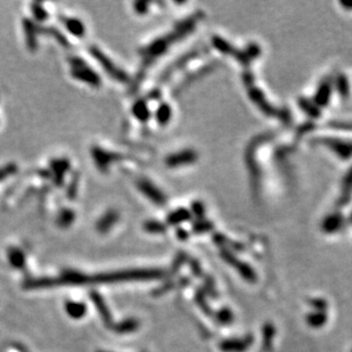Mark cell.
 Wrapping results in <instances>:
<instances>
[{"mask_svg":"<svg viewBox=\"0 0 352 352\" xmlns=\"http://www.w3.org/2000/svg\"><path fill=\"white\" fill-rule=\"evenodd\" d=\"M72 74L76 79L84 81V83L91 85V86H98L99 85V76L95 72L86 66V63L83 60L76 59V62L72 61Z\"/></svg>","mask_w":352,"mask_h":352,"instance_id":"cell-1","label":"cell"},{"mask_svg":"<svg viewBox=\"0 0 352 352\" xmlns=\"http://www.w3.org/2000/svg\"><path fill=\"white\" fill-rule=\"evenodd\" d=\"M133 114L136 115L138 120H141V121H146L148 118L147 106L143 103H137L136 105H133Z\"/></svg>","mask_w":352,"mask_h":352,"instance_id":"cell-9","label":"cell"},{"mask_svg":"<svg viewBox=\"0 0 352 352\" xmlns=\"http://www.w3.org/2000/svg\"><path fill=\"white\" fill-rule=\"evenodd\" d=\"M9 261H11L12 266L15 268H22L24 266V254L18 249H13L9 251Z\"/></svg>","mask_w":352,"mask_h":352,"instance_id":"cell-5","label":"cell"},{"mask_svg":"<svg viewBox=\"0 0 352 352\" xmlns=\"http://www.w3.org/2000/svg\"><path fill=\"white\" fill-rule=\"evenodd\" d=\"M87 308L81 302H67L66 303V312L69 313V316L75 319L84 317L86 315Z\"/></svg>","mask_w":352,"mask_h":352,"instance_id":"cell-4","label":"cell"},{"mask_svg":"<svg viewBox=\"0 0 352 352\" xmlns=\"http://www.w3.org/2000/svg\"><path fill=\"white\" fill-rule=\"evenodd\" d=\"M251 343H252V339H251V337L227 340L221 343V349L226 352H243L249 348Z\"/></svg>","mask_w":352,"mask_h":352,"instance_id":"cell-2","label":"cell"},{"mask_svg":"<svg viewBox=\"0 0 352 352\" xmlns=\"http://www.w3.org/2000/svg\"><path fill=\"white\" fill-rule=\"evenodd\" d=\"M326 317L320 312H315L308 316V322L312 327H320L325 324Z\"/></svg>","mask_w":352,"mask_h":352,"instance_id":"cell-8","label":"cell"},{"mask_svg":"<svg viewBox=\"0 0 352 352\" xmlns=\"http://www.w3.org/2000/svg\"><path fill=\"white\" fill-rule=\"evenodd\" d=\"M138 327V321L137 320H133V319H128V320H124L122 321L121 324L115 326V331L119 332V333H130V332H133L136 331Z\"/></svg>","mask_w":352,"mask_h":352,"instance_id":"cell-6","label":"cell"},{"mask_svg":"<svg viewBox=\"0 0 352 352\" xmlns=\"http://www.w3.org/2000/svg\"><path fill=\"white\" fill-rule=\"evenodd\" d=\"M114 223H115V215L113 213L106 214L104 218H102V220L99 221V225H98L99 229L107 230Z\"/></svg>","mask_w":352,"mask_h":352,"instance_id":"cell-10","label":"cell"},{"mask_svg":"<svg viewBox=\"0 0 352 352\" xmlns=\"http://www.w3.org/2000/svg\"><path fill=\"white\" fill-rule=\"evenodd\" d=\"M264 335L267 337L264 339V346H268L270 344V341H273V337H274V327L273 326H267L264 327Z\"/></svg>","mask_w":352,"mask_h":352,"instance_id":"cell-11","label":"cell"},{"mask_svg":"<svg viewBox=\"0 0 352 352\" xmlns=\"http://www.w3.org/2000/svg\"><path fill=\"white\" fill-rule=\"evenodd\" d=\"M93 299H94V302H95L96 307L98 308V310H99V312H100V315H102V317H103V319H104L106 322L110 321L111 316H110L109 311L106 310V306H105L104 301L102 300V297H100L99 295H97V294H93Z\"/></svg>","mask_w":352,"mask_h":352,"instance_id":"cell-7","label":"cell"},{"mask_svg":"<svg viewBox=\"0 0 352 352\" xmlns=\"http://www.w3.org/2000/svg\"><path fill=\"white\" fill-rule=\"evenodd\" d=\"M66 30L69 31L72 36L76 38H83L86 33L85 24L75 17H69L64 22Z\"/></svg>","mask_w":352,"mask_h":352,"instance_id":"cell-3","label":"cell"}]
</instances>
